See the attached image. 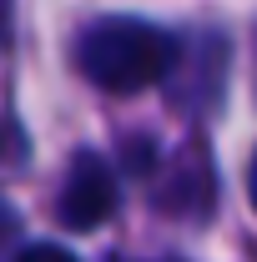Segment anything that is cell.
Segmentation results:
<instances>
[{
	"instance_id": "6da1fadb",
	"label": "cell",
	"mask_w": 257,
	"mask_h": 262,
	"mask_svg": "<svg viewBox=\"0 0 257 262\" xmlns=\"http://www.w3.org/2000/svg\"><path fill=\"white\" fill-rule=\"evenodd\" d=\"M172 56H177L172 35L157 31L152 20H136V15H101L76 35L81 76L101 91H116V96L157 86L172 71Z\"/></svg>"
},
{
	"instance_id": "5b68a950",
	"label": "cell",
	"mask_w": 257,
	"mask_h": 262,
	"mask_svg": "<svg viewBox=\"0 0 257 262\" xmlns=\"http://www.w3.org/2000/svg\"><path fill=\"white\" fill-rule=\"evenodd\" d=\"M247 192H252V207H257V157H252V177H247Z\"/></svg>"
},
{
	"instance_id": "277c9868",
	"label": "cell",
	"mask_w": 257,
	"mask_h": 262,
	"mask_svg": "<svg viewBox=\"0 0 257 262\" xmlns=\"http://www.w3.org/2000/svg\"><path fill=\"white\" fill-rule=\"evenodd\" d=\"M15 227H20V222H15V212H10V207L0 202V252H5V247L15 242Z\"/></svg>"
},
{
	"instance_id": "3957f363",
	"label": "cell",
	"mask_w": 257,
	"mask_h": 262,
	"mask_svg": "<svg viewBox=\"0 0 257 262\" xmlns=\"http://www.w3.org/2000/svg\"><path fill=\"white\" fill-rule=\"evenodd\" d=\"M15 262H76L66 247H51V242H35V247H26Z\"/></svg>"
},
{
	"instance_id": "7a4b0ae2",
	"label": "cell",
	"mask_w": 257,
	"mask_h": 262,
	"mask_svg": "<svg viewBox=\"0 0 257 262\" xmlns=\"http://www.w3.org/2000/svg\"><path fill=\"white\" fill-rule=\"evenodd\" d=\"M116 212V177L111 166L101 162L96 151H81L71 171L61 182V196H56V217H61L71 232H91L101 227L106 217Z\"/></svg>"
},
{
	"instance_id": "8992f818",
	"label": "cell",
	"mask_w": 257,
	"mask_h": 262,
	"mask_svg": "<svg viewBox=\"0 0 257 262\" xmlns=\"http://www.w3.org/2000/svg\"><path fill=\"white\" fill-rule=\"evenodd\" d=\"M0 35H5V20H0Z\"/></svg>"
}]
</instances>
